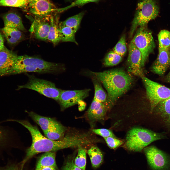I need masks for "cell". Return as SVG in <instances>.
Listing matches in <instances>:
<instances>
[{
  "label": "cell",
  "mask_w": 170,
  "mask_h": 170,
  "mask_svg": "<svg viewBox=\"0 0 170 170\" xmlns=\"http://www.w3.org/2000/svg\"><path fill=\"white\" fill-rule=\"evenodd\" d=\"M89 72L102 83L106 89L107 92L106 102L111 107L130 88L133 82L132 76L121 69Z\"/></svg>",
  "instance_id": "1"
},
{
  "label": "cell",
  "mask_w": 170,
  "mask_h": 170,
  "mask_svg": "<svg viewBox=\"0 0 170 170\" xmlns=\"http://www.w3.org/2000/svg\"><path fill=\"white\" fill-rule=\"evenodd\" d=\"M12 121L20 123L27 128L32 137V144L26 150L25 157L21 164L22 167L27 161L37 154L42 152H55L67 148L64 138L60 140H52L44 136L36 126L32 125L27 120L12 119Z\"/></svg>",
  "instance_id": "2"
},
{
  "label": "cell",
  "mask_w": 170,
  "mask_h": 170,
  "mask_svg": "<svg viewBox=\"0 0 170 170\" xmlns=\"http://www.w3.org/2000/svg\"><path fill=\"white\" fill-rule=\"evenodd\" d=\"M64 69L62 64L48 62L38 57L24 55L18 56L9 75L27 72L55 74Z\"/></svg>",
  "instance_id": "3"
},
{
  "label": "cell",
  "mask_w": 170,
  "mask_h": 170,
  "mask_svg": "<svg viewBox=\"0 0 170 170\" xmlns=\"http://www.w3.org/2000/svg\"><path fill=\"white\" fill-rule=\"evenodd\" d=\"M164 137L162 134L147 129L133 128L127 134L125 147L130 151L140 152L152 142Z\"/></svg>",
  "instance_id": "4"
},
{
  "label": "cell",
  "mask_w": 170,
  "mask_h": 170,
  "mask_svg": "<svg viewBox=\"0 0 170 170\" xmlns=\"http://www.w3.org/2000/svg\"><path fill=\"white\" fill-rule=\"evenodd\" d=\"M159 10V0H139L132 23L130 37L138 26H146L150 21L155 19L158 15Z\"/></svg>",
  "instance_id": "5"
},
{
  "label": "cell",
  "mask_w": 170,
  "mask_h": 170,
  "mask_svg": "<svg viewBox=\"0 0 170 170\" xmlns=\"http://www.w3.org/2000/svg\"><path fill=\"white\" fill-rule=\"evenodd\" d=\"M26 74L28 77V82L25 85H19L17 90L23 88L32 90L58 101L61 89L57 88L55 83L47 80L38 78L33 75Z\"/></svg>",
  "instance_id": "6"
},
{
  "label": "cell",
  "mask_w": 170,
  "mask_h": 170,
  "mask_svg": "<svg viewBox=\"0 0 170 170\" xmlns=\"http://www.w3.org/2000/svg\"><path fill=\"white\" fill-rule=\"evenodd\" d=\"M131 42L141 53V66L143 68L149 55L153 52L155 47L151 32L148 29L146 26L140 27L137 30Z\"/></svg>",
  "instance_id": "7"
},
{
  "label": "cell",
  "mask_w": 170,
  "mask_h": 170,
  "mask_svg": "<svg viewBox=\"0 0 170 170\" xmlns=\"http://www.w3.org/2000/svg\"><path fill=\"white\" fill-rule=\"evenodd\" d=\"M145 86L147 98L152 111L161 102L170 97V89L144 76L142 78Z\"/></svg>",
  "instance_id": "8"
},
{
  "label": "cell",
  "mask_w": 170,
  "mask_h": 170,
  "mask_svg": "<svg viewBox=\"0 0 170 170\" xmlns=\"http://www.w3.org/2000/svg\"><path fill=\"white\" fill-rule=\"evenodd\" d=\"M148 163L153 170H167L170 166V158L163 151L154 146L144 149Z\"/></svg>",
  "instance_id": "9"
},
{
  "label": "cell",
  "mask_w": 170,
  "mask_h": 170,
  "mask_svg": "<svg viewBox=\"0 0 170 170\" xmlns=\"http://www.w3.org/2000/svg\"><path fill=\"white\" fill-rule=\"evenodd\" d=\"M90 90H65L61 89L60 93L57 102L62 111L79 103L87 97Z\"/></svg>",
  "instance_id": "10"
},
{
  "label": "cell",
  "mask_w": 170,
  "mask_h": 170,
  "mask_svg": "<svg viewBox=\"0 0 170 170\" xmlns=\"http://www.w3.org/2000/svg\"><path fill=\"white\" fill-rule=\"evenodd\" d=\"M58 9L49 0H30L27 8L24 11L39 17L50 16Z\"/></svg>",
  "instance_id": "11"
},
{
  "label": "cell",
  "mask_w": 170,
  "mask_h": 170,
  "mask_svg": "<svg viewBox=\"0 0 170 170\" xmlns=\"http://www.w3.org/2000/svg\"><path fill=\"white\" fill-rule=\"evenodd\" d=\"M128 52L127 60L128 71L136 76L142 78L144 76L141 66V54L131 41L129 45Z\"/></svg>",
  "instance_id": "12"
},
{
  "label": "cell",
  "mask_w": 170,
  "mask_h": 170,
  "mask_svg": "<svg viewBox=\"0 0 170 170\" xmlns=\"http://www.w3.org/2000/svg\"><path fill=\"white\" fill-rule=\"evenodd\" d=\"M111 107L106 102L98 101L94 98L85 114V117L91 124L104 119Z\"/></svg>",
  "instance_id": "13"
},
{
  "label": "cell",
  "mask_w": 170,
  "mask_h": 170,
  "mask_svg": "<svg viewBox=\"0 0 170 170\" xmlns=\"http://www.w3.org/2000/svg\"><path fill=\"white\" fill-rule=\"evenodd\" d=\"M50 16H35L29 31L36 38L44 41L47 40L50 27Z\"/></svg>",
  "instance_id": "14"
},
{
  "label": "cell",
  "mask_w": 170,
  "mask_h": 170,
  "mask_svg": "<svg viewBox=\"0 0 170 170\" xmlns=\"http://www.w3.org/2000/svg\"><path fill=\"white\" fill-rule=\"evenodd\" d=\"M158 50V55L151 67V71L162 76L170 66V49Z\"/></svg>",
  "instance_id": "15"
},
{
  "label": "cell",
  "mask_w": 170,
  "mask_h": 170,
  "mask_svg": "<svg viewBox=\"0 0 170 170\" xmlns=\"http://www.w3.org/2000/svg\"><path fill=\"white\" fill-rule=\"evenodd\" d=\"M18 56L5 47L0 51V76L9 75Z\"/></svg>",
  "instance_id": "16"
},
{
  "label": "cell",
  "mask_w": 170,
  "mask_h": 170,
  "mask_svg": "<svg viewBox=\"0 0 170 170\" xmlns=\"http://www.w3.org/2000/svg\"><path fill=\"white\" fill-rule=\"evenodd\" d=\"M28 113L43 132L55 128L61 123L55 118L42 116L33 111L28 112Z\"/></svg>",
  "instance_id": "17"
},
{
  "label": "cell",
  "mask_w": 170,
  "mask_h": 170,
  "mask_svg": "<svg viewBox=\"0 0 170 170\" xmlns=\"http://www.w3.org/2000/svg\"><path fill=\"white\" fill-rule=\"evenodd\" d=\"M13 138L9 127L2 126L0 123V152L13 147Z\"/></svg>",
  "instance_id": "18"
},
{
  "label": "cell",
  "mask_w": 170,
  "mask_h": 170,
  "mask_svg": "<svg viewBox=\"0 0 170 170\" xmlns=\"http://www.w3.org/2000/svg\"><path fill=\"white\" fill-rule=\"evenodd\" d=\"M4 27L17 28L21 31H25V28L20 17L16 13L8 12L3 16Z\"/></svg>",
  "instance_id": "19"
},
{
  "label": "cell",
  "mask_w": 170,
  "mask_h": 170,
  "mask_svg": "<svg viewBox=\"0 0 170 170\" xmlns=\"http://www.w3.org/2000/svg\"><path fill=\"white\" fill-rule=\"evenodd\" d=\"M1 30L8 43L15 45L23 38L21 31L15 28L4 27Z\"/></svg>",
  "instance_id": "20"
},
{
  "label": "cell",
  "mask_w": 170,
  "mask_h": 170,
  "mask_svg": "<svg viewBox=\"0 0 170 170\" xmlns=\"http://www.w3.org/2000/svg\"><path fill=\"white\" fill-rule=\"evenodd\" d=\"M55 152H45L41 156L37 164L35 170L47 167L58 168L55 161Z\"/></svg>",
  "instance_id": "21"
},
{
  "label": "cell",
  "mask_w": 170,
  "mask_h": 170,
  "mask_svg": "<svg viewBox=\"0 0 170 170\" xmlns=\"http://www.w3.org/2000/svg\"><path fill=\"white\" fill-rule=\"evenodd\" d=\"M57 18L51 16L50 18V27L47 40L51 42L53 44H57L61 41V34L58 29L59 23Z\"/></svg>",
  "instance_id": "22"
},
{
  "label": "cell",
  "mask_w": 170,
  "mask_h": 170,
  "mask_svg": "<svg viewBox=\"0 0 170 170\" xmlns=\"http://www.w3.org/2000/svg\"><path fill=\"white\" fill-rule=\"evenodd\" d=\"M92 167L96 168L100 166L103 161V155L99 148L97 146H91L87 151Z\"/></svg>",
  "instance_id": "23"
},
{
  "label": "cell",
  "mask_w": 170,
  "mask_h": 170,
  "mask_svg": "<svg viewBox=\"0 0 170 170\" xmlns=\"http://www.w3.org/2000/svg\"><path fill=\"white\" fill-rule=\"evenodd\" d=\"M158 110L161 117L166 125L170 127V97L159 103Z\"/></svg>",
  "instance_id": "24"
},
{
  "label": "cell",
  "mask_w": 170,
  "mask_h": 170,
  "mask_svg": "<svg viewBox=\"0 0 170 170\" xmlns=\"http://www.w3.org/2000/svg\"><path fill=\"white\" fill-rule=\"evenodd\" d=\"M85 13L84 11L81 12L68 18L64 21L60 22L59 23V25L69 27L76 33L79 27L81 22Z\"/></svg>",
  "instance_id": "25"
},
{
  "label": "cell",
  "mask_w": 170,
  "mask_h": 170,
  "mask_svg": "<svg viewBox=\"0 0 170 170\" xmlns=\"http://www.w3.org/2000/svg\"><path fill=\"white\" fill-rule=\"evenodd\" d=\"M67 130L66 127L61 123L55 128L43 132L47 138L57 140H61L64 137Z\"/></svg>",
  "instance_id": "26"
},
{
  "label": "cell",
  "mask_w": 170,
  "mask_h": 170,
  "mask_svg": "<svg viewBox=\"0 0 170 170\" xmlns=\"http://www.w3.org/2000/svg\"><path fill=\"white\" fill-rule=\"evenodd\" d=\"M92 80L94 89V98L100 102H106L107 94L103 88L100 82L94 77H93Z\"/></svg>",
  "instance_id": "27"
},
{
  "label": "cell",
  "mask_w": 170,
  "mask_h": 170,
  "mask_svg": "<svg viewBox=\"0 0 170 170\" xmlns=\"http://www.w3.org/2000/svg\"><path fill=\"white\" fill-rule=\"evenodd\" d=\"M58 29L61 34L62 42H70L78 44L75 38V33L71 28L58 24Z\"/></svg>",
  "instance_id": "28"
},
{
  "label": "cell",
  "mask_w": 170,
  "mask_h": 170,
  "mask_svg": "<svg viewBox=\"0 0 170 170\" xmlns=\"http://www.w3.org/2000/svg\"><path fill=\"white\" fill-rule=\"evenodd\" d=\"M158 49H170V32L165 30H162L158 35Z\"/></svg>",
  "instance_id": "29"
},
{
  "label": "cell",
  "mask_w": 170,
  "mask_h": 170,
  "mask_svg": "<svg viewBox=\"0 0 170 170\" xmlns=\"http://www.w3.org/2000/svg\"><path fill=\"white\" fill-rule=\"evenodd\" d=\"M86 149L82 146L78 147L77 155L74 159L75 164L82 170H85L86 165Z\"/></svg>",
  "instance_id": "30"
},
{
  "label": "cell",
  "mask_w": 170,
  "mask_h": 170,
  "mask_svg": "<svg viewBox=\"0 0 170 170\" xmlns=\"http://www.w3.org/2000/svg\"><path fill=\"white\" fill-rule=\"evenodd\" d=\"M30 0H0V6L20 8L26 9Z\"/></svg>",
  "instance_id": "31"
},
{
  "label": "cell",
  "mask_w": 170,
  "mask_h": 170,
  "mask_svg": "<svg viewBox=\"0 0 170 170\" xmlns=\"http://www.w3.org/2000/svg\"><path fill=\"white\" fill-rule=\"evenodd\" d=\"M123 57L113 51L109 52L106 55L104 60V64L106 67L115 65L122 61Z\"/></svg>",
  "instance_id": "32"
},
{
  "label": "cell",
  "mask_w": 170,
  "mask_h": 170,
  "mask_svg": "<svg viewBox=\"0 0 170 170\" xmlns=\"http://www.w3.org/2000/svg\"><path fill=\"white\" fill-rule=\"evenodd\" d=\"M125 35H123L113 48V51L123 57L127 51Z\"/></svg>",
  "instance_id": "33"
},
{
  "label": "cell",
  "mask_w": 170,
  "mask_h": 170,
  "mask_svg": "<svg viewBox=\"0 0 170 170\" xmlns=\"http://www.w3.org/2000/svg\"><path fill=\"white\" fill-rule=\"evenodd\" d=\"M108 146L112 149H115L122 144L123 141L119 140L115 137H109L104 138Z\"/></svg>",
  "instance_id": "34"
},
{
  "label": "cell",
  "mask_w": 170,
  "mask_h": 170,
  "mask_svg": "<svg viewBox=\"0 0 170 170\" xmlns=\"http://www.w3.org/2000/svg\"><path fill=\"white\" fill-rule=\"evenodd\" d=\"M100 0H75L69 5L60 8L61 12L63 11L75 6H81L90 2L97 3Z\"/></svg>",
  "instance_id": "35"
},
{
  "label": "cell",
  "mask_w": 170,
  "mask_h": 170,
  "mask_svg": "<svg viewBox=\"0 0 170 170\" xmlns=\"http://www.w3.org/2000/svg\"><path fill=\"white\" fill-rule=\"evenodd\" d=\"M94 133L104 138L109 137H115L111 130L105 128L93 129L91 130Z\"/></svg>",
  "instance_id": "36"
},
{
  "label": "cell",
  "mask_w": 170,
  "mask_h": 170,
  "mask_svg": "<svg viewBox=\"0 0 170 170\" xmlns=\"http://www.w3.org/2000/svg\"><path fill=\"white\" fill-rule=\"evenodd\" d=\"M74 158L68 159L65 162L62 170H82L75 164Z\"/></svg>",
  "instance_id": "37"
},
{
  "label": "cell",
  "mask_w": 170,
  "mask_h": 170,
  "mask_svg": "<svg viewBox=\"0 0 170 170\" xmlns=\"http://www.w3.org/2000/svg\"><path fill=\"white\" fill-rule=\"evenodd\" d=\"M0 170H21L18 166L14 164L8 163L4 166H0Z\"/></svg>",
  "instance_id": "38"
},
{
  "label": "cell",
  "mask_w": 170,
  "mask_h": 170,
  "mask_svg": "<svg viewBox=\"0 0 170 170\" xmlns=\"http://www.w3.org/2000/svg\"><path fill=\"white\" fill-rule=\"evenodd\" d=\"M5 47L3 37L0 32V51L3 50Z\"/></svg>",
  "instance_id": "39"
},
{
  "label": "cell",
  "mask_w": 170,
  "mask_h": 170,
  "mask_svg": "<svg viewBox=\"0 0 170 170\" xmlns=\"http://www.w3.org/2000/svg\"><path fill=\"white\" fill-rule=\"evenodd\" d=\"M58 168L53 167H47L35 170H58Z\"/></svg>",
  "instance_id": "40"
},
{
  "label": "cell",
  "mask_w": 170,
  "mask_h": 170,
  "mask_svg": "<svg viewBox=\"0 0 170 170\" xmlns=\"http://www.w3.org/2000/svg\"><path fill=\"white\" fill-rule=\"evenodd\" d=\"M165 79L166 82L170 83V71L166 76Z\"/></svg>",
  "instance_id": "41"
},
{
  "label": "cell",
  "mask_w": 170,
  "mask_h": 170,
  "mask_svg": "<svg viewBox=\"0 0 170 170\" xmlns=\"http://www.w3.org/2000/svg\"><path fill=\"white\" fill-rule=\"evenodd\" d=\"M66 1L69 2H72V0H65Z\"/></svg>",
  "instance_id": "42"
},
{
  "label": "cell",
  "mask_w": 170,
  "mask_h": 170,
  "mask_svg": "<svg viewBox=\"0 0 170 170\" xmlns=\"http://www.w3.org/2000/svg\"></svg>",
  "instance_id": "43"
}]
</instances>
